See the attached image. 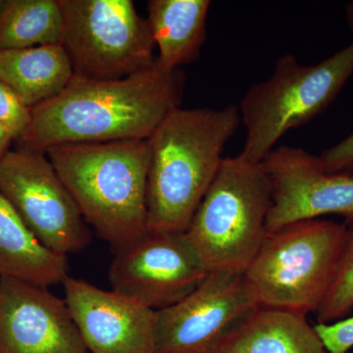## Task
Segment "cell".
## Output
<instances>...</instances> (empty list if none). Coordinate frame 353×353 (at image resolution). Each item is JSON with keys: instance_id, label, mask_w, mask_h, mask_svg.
Here are the masks:
<instances>
[{"instance_id": "1", "label": "cell", "mask_w": 353, "mask_h": 353, "mask_svg": "<svg viewBox=\"0 0 353 353\" xmlns=\"http://www.w3.org/2000/svg\"><path fill=\"white\" fill-rule=\"evenodd\" d=\"M185 76L157 62L127 78L94 81L73 76L57 97L32 108L19 148L46 152L66 143L148 139L181 108Z\"/></svg>"}, {"instance_id": "2", "label": "cell", "mask_w": 353, "mask_h": 353, "mask_svg": "<svg viewBox=\"0 0 353 353\" xmlns=\"http://www.w3.org/2000/svg\"><path fill=\"white\" fill-rule=\"evenodd\" d=\"M241 122L239 106L176 108L148 139V232L185 233Z\"/></svg>"}, {"instance_id": "3", "label": "cell", "mask_w": 353, "mask_h": 353, "mask_svg": "<svg viewBox=\"0 0 353 353\" xmlns=\"http://www.w3.org/2000/svg\"><path fill=\"white\" fill-rule=\"evenodd\" d=\"M83 219L116 252L148 232V139L66 143L46 150Z\"/></svg>"}, {"instance_id": "4", "label": "cell", "mask_w": 353, "mask_h": 353, "mask_svg": "<svg viewBox=\"0 0 353 353\" xmlns=\"http://www.w3.org/2000/svg\"><path fill=\"white\" fill-rule=\"evenodd\" d=\"M348 226L299 221L266 234L243 276L260 307L317 313L338 273Z\"/></svg>"}, {"instance_id": "5", "label": "cell", "mask_w": 353, "mask_h": 353, "mask_svg": "<svg viewBox=\"0 0 353 353\" xmlns=\"http://www.w3.org/2000/svg\"><path fill=\"white\" fill-rule=\"evenodd\" d=\"M271 199L262 162L223 159L185 231L209 274L248 268L266 236Z\"/></svg>"}, {"instance_id": "6", "label": "cell", "mask_w": 353, "mask_h": 353, "mask_svg": "<svg viewBox=\"0 0 353 353\" xmlns=\"http://www.w3.org/2000/svg\"><path fill=\"white\" fill-rule=\"evenodd\" d=\"M353 76V41L315 65L279 58L268 80L252 85L240 104L246 139L241 157L261 163L290 130L303 126L336 99Z\"/></svg>"}, {"instance_id": "7", "label": "cell", "mask_w": 353, "mask_h": 353, "mask_svg": "<svg viewBox=\"0 0 353 353\" xmlns=\"http://www.w3.org/2000/svg\"><path fill=\"white\" fill-rule=\"evenodd\" d=\"M61 46L74 76L94 81L127 78L150 68L155 43L148 19L132 0H58Z\"/></svg>"}, {"instance_id": "8", "label": "cell", "mask_w": 353, "mask_h": 353, "mask_svg": "<svg viewBox=\"0 0 353 353\" xmlns=\"http://www.w3.org/2000/svg\"><path fill=\"white\" fill-rule=\"evenodd\" d=\"M0 192L41 245L67 256L92 241L90 227L46 152L18 148L0 160Z\"/></svg>"}, {"instance_id": "9", "label": "cell", "mask_w": 353, "mask_h": 353, "mask_svg": "<svg viewBox=\"0 0 353 353\" xmlns=\"http://www.w3.org/2000/svg\"><path fill=\"white\" fill-rule=\"evenodd\" d=\"M259 308L243 272H212L189 296L157 311L155 353H220Z\"/></svg>"}, {"instance_id": "10", "label": "cell", "mask_w": 353, "mask_h": 353, "mask_svg": "<svg viewBox=\"0 0 353 353\" xmlns=\"http://www.w3.org/2000/svg\"><path fill=\"white\" fill-rule=\"evenodd\" d=\"M114 255L112 290L155 311L182 301L209 275L185 232L148 233Z\"/></svg>"}, {"instance_id": "11", "label": "cell", "mask_w": 353, "mask_h": 353, "mask_svg": "<svg viewBox=\"0 0 353 353\" xmlns=\"http://www.w3.org/2000/svg\"><path fill=\"white\" fill-rule=\"evenodd\" d=\"M262 164L272 185L266 234L329 214L353 226V172L328 173L319 157L287 145L275 148Z\"/></svg>"}, {"instance_id": "12", "label": "cell", "mask_w": 353, "mask_h": 353, "mask_svg": "<svg viewBox=\"0 0 353 353\" xmlns=\"http://www.w3.org/2000/svg\"><path fill=\"white\" fill-rule=\"evenodd\" d=\"M0 353H88L65 299L0 278Z\"/></svg>"}, {"instance_id": "13", "label": "cell", "mask_w": 353, "mask_h": 353, "mask_svg": "<svg viewBox=\"0 0 353 353\" xmlns=\"http://www.w3.org/2000/svg\"><path fill=\"white\" fill-rule=\"evenodd\" d=\"M62 284L70 314L88 352L155 353L157 311L69 276Z\"/></svg>"}, {"instance_id": "14", "label": "cell", "mask_w": 353, "mask_h": 353, "mask_svg": "<svg viewBox=\"0 0 353 353\" xmlns=\"http://www.w3.org/2000/svg\"><path fill=\"white\" fill-rule=\"evenodd\" d=\"M68 260L41 245L0 192V278L50 287L68 277Z\"/></svg>"}, {"instance_id": "15", "label": "cell", "mask_w": 353, "mask_h": 353, "mask_svg": "<svg viewBox=\"0 0 353 353\" xmlns=\"http://www.w3.org/2000/svg\"><path fill=\"white\" fill-rule=\"evenodd\" d=\"M209 0H150L148 22L166 71L180 69L199 57L206 39Z\"/></svg>"}, {"instance_id": "16", "label": "cell", "mask_w": 353, "mask_h": 353, "mask_svg": "<svg viewBox=\"0 0 353 353\" xmlns=\"http://www.w3.org/2000/svg\"><path fill=\"white\" fill-rule=\"evenodd\" d=\"M220 353H329L307 315L260 307Z\"/></svg>"}, {"instance_id": "17", "label": "cell", "mask_w": 353, "mask_h": 353, "mask_svg": "<svg viewBox=\"0 0 353 353\" xmlns=\"http://www.w3.org/2000/svg\"><path fill=\"white\" fill-rule=\"evenodd\" d=\"M74 72L61 44L0 50V81L30 108L59 94Z\"/></svg>"}, {"instance_id": "18", "label": "cell", "mask_w": 353, "mask_h": 353, "mask_svg": "<svg viewBox=\"0 0 353 353\" xmlns=\"http://www.w3.org/2000/svg\"><path fill=\"white\" fill-rule=\"evenodd\" d=\"M58 0H6L0 4V50L61 44Z\"/></svg>"}, {"instance_id": "19", "label": "cell", "mask_w": 353, "mask_h": 353, "mask_svg": "<svg viewBox=\"0 0 353 353\" xmlns=\"http://www.w3.org/2000/svg\"><path fill=\"white\" fill-rule=\"evenodd\" d=\"M353 309V226H348L347 245L338 273L317 315L319 324L343 319Z\"/></svg>"}, {"instance_id": "20", "label": "cell", "mask_w": 353, "mask_h": 353, "mask_svg": "<svg viewBox=\"0 0 353 353\" xmlns=\"http://www.w3.org/2000/svg\"><path fill=\"white\" fill-rule=\"evenodd\" d=\"M31 120L32 108L12 88L0 81V124L18 141L29 127Z\"/></svg>"}, {"instance_id": "21", "label": "cell", "mask_w": 353, "mask_h": 353, "mask_svg": "<svg viewBox=\"0 0 353 353\" xmlns=\"http://www.w3.org/2000/svg\"><path fill=\"white\" fill-rule=\"evenodd\" d=\"M329 353H347L353 347V316L328 324L315 325Z\"/></svg>"}, {"instance_id": "22", "label": "cell", "mask_w": 353, "mask_h": 353, "mask_svg": "<svg viewBox=\"0 0 353 353\" xmlns=\"http://www.w3.org/2000/svg\"><path fill=\"white\" fill-rule=\"evenodd\" d=\"M325 171L328 173L353 172V132L340 143L319 155Z\"/></svg>"}, {"instance_id": "23", "label": "cell", "mask_w": 353, "mask_h": 353, "mask_svg": "<svg viewBox=\"0 0 353 353\" xmlns=\"http://www.w3.org/2000/svg\"><path fill=\"white\" fill-rule=\"evenodd\" d=\"M14 141L13 137L3 125L0 124V160L2 159L7 152H8L9 146Z\"/></svg>"}, {"instance_id": "24", "label": "cell", "mask_w": 353, "mask_h": 353, "mask_svg": "<svg viewBox=\"0 0 353 353\" xmlns=\"http://www.w3.org/2000/svg\"><path fill=\"white\" fill-rule=\"evenodd\" d=\"M345 16H347V24L353 34V1L350 2L345 7Z\"/></svg>"}, {"instance_id": "25", "label": "cell", "mask_w": 353, "mask_h": 353, "mask_svg": "<svg viewBox=\"0 0 353 353\" xmlns=\"http://www.w3.org/2000/svg\"><path fill=\"white\" fill-rule=\"evenodd\" d=\"M0 4H1V0H0Z\"/></svg>"}]
</instances>
